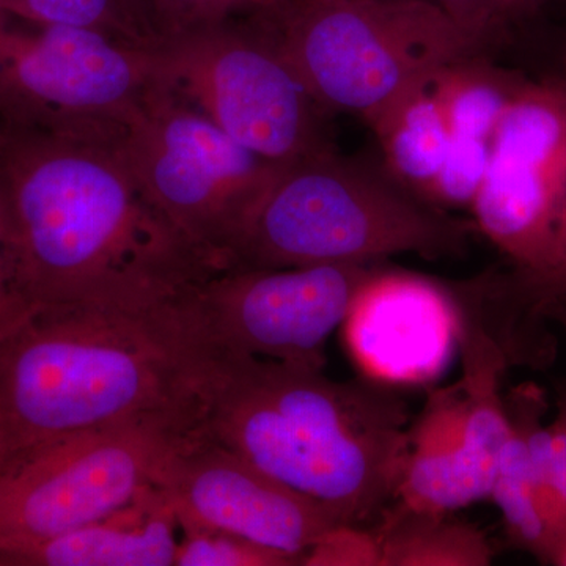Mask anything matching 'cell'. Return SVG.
Wrapping results in <instances>:
<instances>
[{
  "instance_id": "4fadbf2b",
  "label": "cell",
  "mask_w": 566,
  "mask_h": 566,
  "mask_svg": "<svg viewBox=\"0 0 566 566\" xmlns=\"http://www.w3.org/2000/svg\"><path fill=\"white\" fill-rule=\"evenodd\" d=\"M460 304L439 283L374 270L346 315V344L375 381L422 385L444 370L460 345Z\"/></svg>"
},
{
  "instance_id": "5b68a950",
  "label": "cell",
  "mask_w": 566,
  "mask_h": 566,
  "mask_svg": "<svg viewBox=\"0 0 566 566\" xmlns=\"http://www.w3.org/2000/svg\"><path fill=\"white\" fill-rule=\"evenodd\" d=\"M260 17L316 103L367 125L450 63L476 54L430 0H275Z\"/></svg>"
},
{
  "instance_id": "ffe728a7",
  "label": "cell",
  "mask_w": 566,
  "mask_h": 566,
  "mask_svg": "<svg viewBox=\"0 0 566 566\" xmlns=\"http://www.w3.org/2000/svg\"><path fill=\"white\" fill-rule=\"evenodd\" d=\"M0 7L28 20L91 29L137 46L161 41L122 0H0Z\"/></svg>"
},
{
  "instance_id": "ac0fdd59",
  "label": "cell",
  "mask_w": 566,
  "mask_h": 566,
  "mask_svg": "<svg viewBox=\"0 0 566 566\" xmlns=\"http://www.w3.org/2000/svg\"><path fill=\"white\" fill-rule=\"evenodd\" d=\"M527 81L524 74L494 65L483 54H472L439 71L433 84L450 133L491 140Z\"/></svg>"
},
{
  "instance_id": "6da1fadb",
  "label": "cell",
  "mask_w": 566,
  "mask_h": 566,
  "mask_svg": "<svg viewBox=\"0 0 566 566\" xmlns=\"http://www.w3.org/2000/svg\"><path fill=\"white\" fill-rule=\"evenodd\" d=\"M120 140L0 129V192L35 312L156 307L219 273L142 188Z\"/></svg>"
},
{
  "instance_id": "484cf974",
  "label": "cell",
  "mask_w": 566,
  "mask_h": 566,
  "mask_svg": "<svg viewBox=\"0 0 566 566\" xmlns=\"http://www.w3.org/2000/svg\"><path fill=\"white\" fill-rule=\"evenodd\" d=\"M35 314L22 286L11 241L9 214L0 192V340Z\"/></svg>"
},
{
  "instance_id": "4316f807",
  "label": "cell",
  "mask_w": 566,
  "mask_h": 566,
  "mask_svg": "<svg viewBox=\"0 0 566 566\" xmlns=\"http://www.w3.org/2000/svg\"><path fill=\"white\" fill-rule=\"evenodd\" d=\"M122 2L125 3V6L128 7V9L132 10L148 29H150V31L158 35L155 24H153L150 3H148V0H122Z\"/></svg>"
},
{
  "instance_id": "f1b7e54d",
  "label": "cell",
  "mask_w": 566,
  "mask_h": 566,
  "mask_svg": "<svg viewBox=\"0 0 566 566\" xmlns=\"http://www.w3.org/2000/svg\"><path fill=\"white\" fill-rule=\"evenodd\" d=\"M565 76H566V73H565ZM565 294H566V273L564 274V277L560 279V282H558L556 292H554L553 304H551V305L556 304L557 301L560 300V297L565 296ZM551 305H549V307H551Z\"/></svg>"
},
{
  "instance_id": "d4e9b609",
  "label": "cell",
  "mask_w": 566,
  "mask_h": 566,
  "mask_svg": "<svg viewBox=\"0 0 566 566\" xmlns=\"http://www.w3.org/2000/svg\"><path fill=\"white\" fill-rule=\"evenodd\" d=\"M304 566H379V546L375 532L359 526L337 524L319 536L305 553Z\"/></svg>"
},
{
  "instance_id": "2e32d148",
  "label": "cell",
  "mask_w": 566,
  "mask_h": 566,
  "mask_svg": "<svg viewBox=\"0 0 566 566\" xmlns=\"http://www.w3.org/2000/svg\"><path fill=\"white\" fill-rule=\"evenodd\" d=\"M433 80L406 92L368 123L381 148L386 174L422 202L452 137Z\"/></svg>"
},
{
  "instance_id": "4dcf8cb0",
  "label": "cell",
  "mask_w": 566,
  "mask_h": 566,
  "mask_svg": "<svg viewBox=\"0 0 566 566\" xmlns=\"http://www.w3.org/2000/svg\"><path fill=\"white\" fill-rule=\"evenodd\" d=\"M560 411L564 412V415L566 416V403L564 406H562Z\"/></svg>"
},
{
  "instance_id": "8fae6325",
  "label": "cell",
  "mask_w": 566,
  "mask_h": 566,
  "mask_svg": "<svg viewBox=\"0 0 566 566\" xmlns=\"http://www.w3.org/2000/svg\"><path fill=\"white\" fill-rule=\"evenodd\" d=\"M371 271L360 263L222 271L196 300L227 352L323 368L327 340Z\"/></svg>"
},
{
  "instance_id": "7402d4cb",
  "label": "cell",
  "mask_w": 566,
  "mask_h": 566,
  "mask_svg": "<svg viewBox=\"0 0 566 566\" xmlns=\"http://www.w3.org/2000/svg\"><path fill=\"white\" fill-rule=\"evenodd\" d=\"M457 25L476 54L502 43L556 0H430Z\"/></svg>"
},
{
  "instance_id": "3957f363",
  "label": "cell",
  "mask_w": 566,
  "mask_h": 566,
  "mask_svg": "<svg viewBox=\"0 0 566 566\" xmlns=\"http://www.w3.org/2000/svg\"><path fill=\"white\" fill-rule=\"evenodd\" d=\"M400 398L323 368L232 354L202 434L360 526L395 501L409 453Z\"/></svg>"
},
{
  "instance_id": "e0dca14e",
  "label": "cell",
  "mask_w": 566,
  "mask_h": 566,
  "mask_svg": "<svg viewBox=\"0 0 566 566\" xmlns=\"http://www.w3.org/2000/svg\"><path fill=\"white\" fill-rule=\"evenodd\" d=\"M379 566H486L493 547L474 526L447 513L419 512L395 502L375 531Z\"/></svg>"
},
{
  "instance_id": "7a4b0ae2",
  "label": "cell",
  "mask_w": 566,
  "mask_h": 566,
  "mask_svg": "<svg viewBox=\"0 0 566 566\" xmlns=\"http://www.w3.org/2000/svg\"><path fill=\"white\" fill-rule=\"evenodd\" d=\"M196 293L139 311L35 312L0 340V449L122 424L200 433L232 353Z\"/></svg>"
},
{
  "instance_id": "5bb4252c",
  "label": "cell",
  "mask_w": 566,
  "mask_h": 566,
  "mask_svg": "<svg viewBox=\"0 0 566 566\" xmlns=\"http://www.w3.org/2000/svg\"><path fill=\"white\" fill-rule=\"evenodd\" d=\"M177 515L159 485L87 526L29 547L3 560L14 566H172Z\"/></svg>"
},
{
  "instance_id": "f546056e",
  "label": "cell",
  "mask_w": 566,
  "mask_h": 566,
  "mask_svg": "<svg viewBox=\"0 0 566 566\" xmlns=\"http://www.w3.org/2000/svg\"><path fill=\"white\" fill-rule=\"evenodd\" d=\"M7 460V453L3 452L2 449H0V468H2L3 461Z\"/></svg>"
},
{
  "instance_id": "cb8c5ba5",
  "label": "cell",
  "mask_w": 566,
  "mask_h": 566,
  "mask_svg": "<svg viewBox=\"0 0 566 566\" xmlns=\"http://www.w3.org/2000/svg\"><path fill=\"white\" fill-rule=\"evenodd\" d=\"M159 40L222 24L243 11L263 13L275 0H148Z\"/></svg>"
},
{
  "instance_id": "ba28073f",
  "label": "cell",
  "mask_w": 566,
  "mask_h": 566,
  "mask_svg": "<svg viewBox=\"0 0 566 566\" xmlns=\"http://www.w3.org/2000/svg\"><path fill=\"white\" fill-rule=\"evenodd\" d=\"M120 144L156 207L219 273L229 271L279 164L253 155L164 82L134 114Z\"/></svg>"
},
{
  "instance_id": "603a6c76",
  "label": "cell",
  "mask_w": 566,
  "mask_h": 566,
  "mask_svg": "<svg viewBox=\"0 0 566 566\" xmlns=\"http://www.w3.org/2000/svg\"><path fill=\"white\" fill-rule=\"evenodd\" d=\"M490 159L491 140L452 134L441 167L424 192L423 202L439 210H471L485 180Z\"/></svg>"
},
{
  "instance_id": "52a82bcc",
  "label": "cell",
  "mask_w": 566,
  "mask_h": 566,
  "mask_svg": "<svg viewBox=\"0 0 566 566\" xmlns=\"http://www.w3.org/2000/svg\"><path fill=\"white\" fill-rule=\"evenodd\" d=\"M471 211L515 263L517 303L545 314L566 273L565 74L528 80L510 104Z\"/></svg>"
},
{
  "instance_id": "d6986e66",
  "label": "cell",
  "mask_w": 566,
  "mask_h": 566,
  "mask_svg": "<svg viewBox=\"0 0 566 566\" xmlns=\"http://www.w3.org/2000/svg\"><path fill=\"white\" fill-rule=\"evenodd\" d=\"M509 419L512 431L499 458L490 499L501 510L513 545L551 564L549 532L536 502L526 434L515 416L509 412Z\"/></svg>"
},
{
  "instance_id": "277c9868",
  "label": "cell",
  "mask_w": 566,
  "mask_h": 566,
  "mask_svg": "<svg viewBox=\"0 0 566 566\" xmlns=\"http://www.w3.org/2000/svg\"><path fill=\"white\" fill-rule=\"evenodd\" d=\"M468 240V223L326 145L279 164L230 270L370 264L400 253L439 259L463 252Z\"/></svg>"
},
{
  "instance_id": "44dd1931",
  "label": "cell",
  "mask_w": 566,
  "mask_h": 566,
  "mask_svg": "<svg viewBox=\"0 0 566 566\" xmlns=\"http://www.w3.org/2000/svg\"><path fill=\"white\" fill-rule=\"evenodd\" d=\"M175 566H294L301 558L205 524L178 521Z\"/></svg>"
},
{
  "instance_id": "7c38bea8",
  "label": "cell",
  "mask_w": 566,
  "mask_h": 566,
  "mask_svg": "<svg viewBox=\"0 0 566 566\" xmlns=\"http://www.w3.org/2000/svg\"><path fill=\"white\" fill-rule=\"evenodd\" d=\"M178 521L205 524L303 558L316 539L337 526L329 510L283 485L207 436L186 439L164 469Z\"/></svg>"
},
{
  "instance_id": "8992f818",
  "label": "cell",
  "mask_w": 566,
  "mask_h": 566,
  "mask_svg": "<svg viewBox=\"0 0 566 566\" xmlns=\"http://www.w3.org/2000/svg\"><path fill=\"white\" fill-rule=\"evenodd\" d=\"M161 82L158 44L137 46L0 7V129L120 139Z\"/></svg>"
},
{
  "instance_id": "30bf717a",
  "label": "cell",
  "mask_w": 566,
  "mask_h": 566,
  "mask_svg": "<svg viewBox=\"0 0 566 566\" xmlns=\"http://www.w3.org/2000/svg\"><path fill=\"white\" fill-rule=\"evenodd\" d=\"M158 54L164 84L264 161L331 145L326 111L260 25L197 29L159 41Z\"/></svg>"
},
{
  "instance_id": "9c48e42d",
  "label": "cell",
  "mask_w": 566,
  "mask_h": 566,
  "mask_svg": "<svg viewBox=\"0 0 566 566\" xmlns=\"http://www.w3.org/2000/svg\"><path fill=\"white\" fill-rule=\"evenodd\" d=\"M188 438L153 424H122L11 453L0 468V565L159 485L175 450Z\"/></svg>"
},
{
  "instance_id": "83f0119b",
  "label": "cell",
  "mask_w": 566,
  "mask_h": 566,
  "mask_svg": "<svg viewBox=\"0 0 566 566\" xmlns=\"http://www.w3.org/2000/svg\"><path fill=\"white\" fill-rule=\"evenodd\" d=\"M553 564L566 566V539L557 547L556 554L553 557Z\"/></svg>"
},
{
  "instance_id": "9a60e30c",
  "label": "cell",
  "mask_w": 566,
  "mask_h": 566,
  "mask_svg": "<svg viewBox=\"0 0 566 566\" xmlns=\"http://www.w3.org/2000/svg\"><path fill=\"white\" fill-rule=\"evenodd\" d=\"M460 386L439 390L409 431L395 502L419 512H455L479 502L464 450Z\"/></svg>"
}]
</instances>
